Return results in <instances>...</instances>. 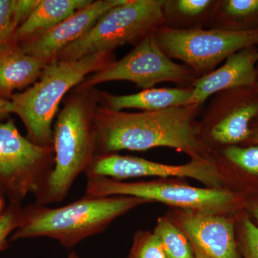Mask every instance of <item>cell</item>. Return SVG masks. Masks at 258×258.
<instances>
[{"instance_id": "obj_26", "label": "cell", "mask_w": 258, "mask_h": 258, "mask_svg": "<svg viewBox=\"0 0 258 258\" xmlns=\"http://www.w3.org/2000/svg\"><path fill=\"white\" fill-rule=\"evenodd\" d=\"M40 3V0H14L13 17L17 28L29 18Z\"/></svg>"}, {"instance_id": "obj_16", "label": "cell", "mask_w": 258, "mask_h": 258, "mask_svg": "<svg viewBox=\"0 0 258 258\" xmlns=\"http://www.w3.org/2000/svg\"><path fill=\"white\" fill-rule=\"evenodd\" d=\"M48 62L25 53L18 45L0 49V97L36 82Z\"/></svg>"}, {"instance_id": "obj_17", "label": "cell", "mask_w": 258, "mask_h": 258, "mask_svg": "<svg viewBox=\"0 0 258 258\" xmlns=\"http://www.w3.org/2000/svg\"><path fill=\"white\" fill-rule=\"evenodd\" d=\"M92 0H40L35 10L15 32L13 45H18L32 37L50 30Z\"/></svg>"}, {"instance_id": "obj_14", "label": "cell", "mask_w": 258, "mask_h": 258, "mask_svg": "<svg viewBox=\"0 0 258 258\" xmlns=\"http://www.w3.org/2000/svg\"><path fill=\"white\" fill-rule=\"evenodd\" d=\"M257 114V101L224 109L213 101L205 119L208 140L219 145L231 146L247 140L252 134L249 125Z\"/></svg>"}, {"instance_id": "obj_15", "label": "cell", "mask_w": 258, "mask_h": 258, "mask_svg": "<svg viewBox=\"0 0 258 258\" xmlns=\"http://www.w3.org/2000/svg\"><path fill=\"white\" fill-rule=\"evenodd\" d=\"M191 95V87L150 88L123 96L100 91L99 105L113 111L126 108L159 111L187 105Z\"/></svg>"}, {"instance_id": "obj_31", "label": "cell", "mask_w": 258, "mask_h": 258, "mask_svg": "<svg viewBox=\"0 0 258 258\" xmlns=\"http://www.w3.org/2000/svg\"><path fill=\"white\" fill-rule=\"evenodd\" d=\"M68 258H80L79 255L76 253L75 252H71V253L69 254V257Z\"/></svg>"}, {"instance_id": "obj_24", "label": "cell", "mask_w": 258, "mask_h": 258, "mask_svg": "<svg viewBox=\"0 0 258 258\" xmlns=\"http://www.w3.org/2000/svg\"><path fill=\"white\" fill-rule=\"evenodd\" d=\"M22 209L20 203L10 202L0 217V252L9 246V239L20 224Z\"/></svg>"}, {"instance_id": "obj_22", "label": "cell", "mask_w": 258, "mask_h": 258, "mask_svg": "<svg viewBox=\"0 0 258 258\" xmlns=\"http://www.w3.org/2000/svg\"><path fill=\"white\" fill-rule=\"evenodd\" d=\"M258 13V0H227L217 2L212 16L224 19L247 18Z\"/></svg>"}, {"instance_id": "obj_25", "label": "cell", "mask_w": 258, "mask_h": 258, "mask_svg": "<svg viewBox=\"0 0 258 258\" xmlns=\"http://www.w3.org/2000/svg\"><path fill=\"white\" fill-rule=\"evenodd\" d=\"M14 0H0V49L13 45L17 28L13 17Z\"/></svg>"}, {"instance_id": "obj_11", "label": "cell", "mask_w": 258, "mask_h": 258, "mask_svg": "<svg viewBox=\"0 0 258 258\" xmlns=\"http://www.w3.org/2000/svg\"><path fill=\"white\" fill-rule=\"evenodd\" d=\"M168 215L186 235L195 258H241L230 215L179 209Z\"/></svg>"}, {"instance_id": "obj_3", "label": "cell", "mask_w": 258, "mask_h": 258, "mask_svg": "<svg viewBox=\"0 0 258 258\" xmlns=\"http://www.w3.org/2000/svg\"><path fill=\"white\" fill-rule=\"evenodd\" d=\"M147 200L133 197H86L59 208L30 204L22 209L12 241L48 237L72 248L85 239L102 233L112 222Z\"/></svg>"}, {"instance_id": "obj_30", "label": "cell", "mask_w": 258, "mask_h": 258, "mask_svg": "<svg viewBox=\"0 0 258 258\" xmlns=\"http://www.w3.org/2000/svg\"><path fill=\"white\" fill-rule=\"evenodd\" d=\"M249 139H251V140H252V142H254V143L258 144V128L254 132L252 131V134H251Z\"/></svg>"}, {"instance_id": "obj_28", "label": "cell", "mask_w": 258, "mask_h": 258, "mask_svg": "<svg viewBox=\"0 0 258 258\" xmlns=\"http://www.w3.org/2000/svg\"><path fill=\"white\" fill-rule=\"evenodd\" d=\"M6 196H5V193L3 192V189L0 187V217L4 213L5 210H6Z\"/></svg>"}, {"instance_id": "obj_4", "label": "cell", "mask_w": 258, "mask_h": 258, "mask_svg": "<svg viewBox=\"0 0 258 258\" xmlns=\"http://www.w3.org/2000/svg\"><path fill=\"white\" fill-rule=\"evenodd\" d=\"M113 52H97L77 60H55L47 64L38 81L11 98L13 113L20 117L27 138L40 146H52L54 118L64 96L90 75L114 62Z\"/></svg>"}, {"instance_id": "obj_6", "label": "cell", "mask_w": 258, "mask_h": 258, "mask_svg": "<svg viewBox=\"0 0 258 258\" xmlns=\"http://www.w3.org/2000/svg\"><path fill=\"white\" fill-rule=\"evenodd\" d=\"M163 0H125L105 13L84 35L59 52L57 60H77L139 44L165 23Z\"/></svg>"}, {"instance_id": "obj_10", "label": "cell", "mask_w": 258, "mask_h": 258, "mask_svg": "<svg viewBox=\"0 0 258 258\" xmlns=\"http://www.w3.org/2000/svg\"><path fill=\"white\" fill-rule=\"evenodd\" d=\"M84 174L86 177L104 176L121 181L138 177L190 178L200 181L205 187L225 188L221 168L214 157L191 159L186 164L172 165L117 153L96 154Z\"/></svg>"}, {"instance_id": "obj_27", "label": "cell", "mask_w": 258, "mask_h": 258, "mask_svg": "<svg viewBox=\"0 0 258 258\" xmlns=\"http://www.w3.org/2000/svg\"><path fill=\"white\" fill-rule=\"evenodd\" d=\"M13 113V105L11 101L0 97V119Z\"/></svg>"}, {"instance_id": "obj_9", "label": "cell", "mask_w": 258, "mask_h": 258, "mask_svg": "<svg viewBox=\"0 0 258 258\" xmlns=\"http://www.w3.org/2000/svg\"><path fill=\"white\" fill-rule=\"evenodd\" d=\"M195 74L185 64L176 63L166 55L154 36L144 39L135 48L118 61L88 76L77 87L95 88L101 83L126 81L143 90L153 88L162 82H173L185 86L195 82Z\"/></svg>"}, {"instance_id": "obj_19", "label": "cell", "mask_w": 258, "mask_h": 258, "mask_svg": "<svg viewBox=\"0 0 258 258\" xmlns=\"http://www.w3.org/2000/svg\"><path fill=\"white\" fill-rule=\"evenodd\" d=\"M217 3L211 0L164 1V20L172 16L186 20H198L210 12L213 13Z\"/></svg>"}, {"instance_id": "obj_7", "label": "cell", "mask_w": 258, "mask_h": 258, "mask_svg": "<svg viewBox=\"0 0 258 258\" xmlns=\"http://www.w3.org/2000/svg\"><path fill=\"white\" fill-rule=\"evenodd\" d=\"M154 36L166 55L182 61L200 77L212 72L217 64L237 51L258 44V29L205 30L162 26L154 32Z\"/></svg>"}, {"instance_id": "obj_12", "label": "cell", "mask_w": 258, "mask_h": 258, "mask_svg": "<svg viewBox=\"0 0 258 258\" xmlns=\"http://www.w3.org/2000/svg\"><path fill=\"white\" fill-rule=\"evenodd\" d=\"M124 1H93L54 28L19 44L18 47L25 53L50 63L60 51L84 36L105 13Z\"/></svg>"}, {"instance_id": "obj_18", "label": "cell", "mask_w": 258, "mask_h": 258, "mask_svg": "<svg viewBox=\"0 0 258 258\" xmlns=\"http://www.w3.org/2000/svg\"><path fill=\"white\" fill-rule=\"evenodd\" d=\"M153 232L160 240L167 258H195L186 235L169 215L158 218Z\"/></svg>"}, {"instance_id": "obj_5", "label": "cell", "mask_w": 258, "mask_h": 258, "mask_svg": "<svg viewBox=\"0 0 258 258\" xmlns=\"http://www.w3.org/2000/svg\"><path fill=\"white\" fill-rule=\"evenodd\" d=\"M86 197H133L158 202L179 210L204 214L230 215L240 200L227 188L197 187L179 179L123 181L104 176H87Z\"/></svg>"}, {"instance_id": "obj_29", "label": "cell", "mask_w": 258, "mask_h": 258, "mask_svg": "<svg viewBox=\"0 0 258 258\" xmlns=\"http://www.w3.org/2000/svg\"><path fill=\"white\" fill-rule=\"evenodd\" d=\"M250 212L252 216L258 222V201L252 204V206H251Z\"/></svg>"}, {"instance_id": "obj_8", "label": "cell", "mask_w": 258, "mask_h": 258, "mask_svg": "<svg viewBox=\"0 0 258 258\" xmlns=\"http://www.w3.org/2000/svg\"><path fill=\"white\" fill-rule=\"evenodd\" d=\"M52 146H40L19 132L14 121L0 123V187L10 202L35 196L54 167Z\"/></svg>"}, {"instance_id": "obj_1", "label": "cell", "mask_w": 258, "mask_h": 258, "mask_svg": "<svg viewBox=\"0 0 258 258\" xmlns=\"http://www.w3.org/2000/svg\"><path fill=\"white\" fill-rule=\"evenodd\" d=\"M201 107L185 105L128 113L99 105L94 117L96 154L167 147L187 154L191 159L214 157L197 123Z\"/></svg>"}, {"instance_id": "obj_20", "label": "cell", "mask_w": 258, "mask_h": 258, "mask_svg": "<svg viewBox=\"0 0 258 258\" xmlns=\"http://www.w3.org/2000/svg\"><path fill=\"white\" fill-rule=\"evenodd\" d=\"M127 258H167L159 237L153 232L138 231L134 235Z\"/></svg>"}, {"instance_id": "obj_21", "label": "cell", "mask_w": 258, "mask_h": 258, "mask_svg": "<svg viewBox=\"0 0 258 258\" xmlns=\"http://www.w3.org/2000/svg\"><path fill=\"white\" fill-rule=\"evenodd\" d=\"M226 159L241 169L258 176V145L248 147L230 146L223 152Z\"/></svg>"}, {"instance_id": "obj_13", "label": "cell", "mask_w": 258, "mask_h": 258, "mask_svg": "<svg viewBox=\"0 0 258 258\" xmlns=\"http://www.w3.org/2000/svg\"><path fill=\"white\" fill-rule=\"evenodd\" d=\"M257 61L255 46L242 49L229 56L221 67L195 80L187 105L203 106L210 96L217 93L253 86L257 79Z\"/></svg>"}, {"instance_id": "obj_2", "label": "cell", "mask_w": 258, "mask_h": 258, "mask_svg": "<svg viewBox=\"0 0 258 258\" xmlns=\"http://www.w3.org/2000/svg\"><path fill=\"white\" fill-rule=\"evenodd\" d=\"M64 101L53 128L54 167L48 179L35 195V203H60L75 181L96 154L94 117L100 91L76 86Z\"/></svg>"}, {"instance_id": "obj_23", "label": "cell", "mask_w": 258, "mask_h": 258, "mask_svg": "<svg viewBox=\"0 0 258 258\" xmlns=\"http://www.w3.org/2000/svg\"><path fill=\"white\" fill-rule=\"evenodd\" d=\"M237 242L241 258H258V227L249 217L240 221Z\"/></svg>"}]
</instances>
